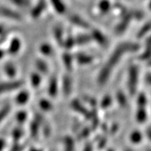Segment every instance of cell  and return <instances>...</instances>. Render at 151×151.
<instances>
[{"instance_id":"cell-12","label":"cell","mask_w":151,"mask_h":151,"mask_svg":"<svg viewBox=\"0 0 151 151\" xmlns=\"http://www.w3.org/2000/svg\"><path fill=\"white\" fill-rule=\"evenodd\" d=\"M4 71L6 73V75L9 78H14L16 75V69L13 64L12 63H7L5 65Z\"/></svg>"},{"instance_id":"cell-26","label":"cell","mask_w":151,"mask_h":151,"mask_svg":"<svg viewBox=\"0 0 151 151\" xmlns=\"http://www.w3.org/2000/svg\"><path fill=\"white\" fill-rule=\"evenodd\" d=\"M111 101H112V100H111V97L110 96H106L105 98H104V99L102 100L101 107L103 108H106V107H109L111 104Z\"/></svg>"},{"instance_id":"cell-1","label":"cell","mask_w":151,"mask_h":151,"mask_svg":"<svg viewBox=\"0 0 151 151\" xmlns=\"http://www.w3.org/2000/svg\"><path fill=\"white\" fill-rule=\"evenodd\" d=\"M137 45L134 44V43H122V44L119 45L114 50V52L112 53L111 57L109 58V59L105 64V65L101 70V72L98 76V83L101 85L104 84L109 78L111 71L115 67V65H117V63H118V61H120L121 56L125 52L137 50Z\"/></svg>"},{"instance_id":"cell-15","label":"cell","mask_w":151,"mask_h":151,"mask_svg":"<svg viewBox=\"0 0 151 151\" xmlns=\"http://www.w3.org/2000/svg\"><path fill=\"white\" fill-rule=\"evenodd\" d=\"M45 4L44 2H40V3L38 4V6H36V7L34 9H33V11L32 12V13H31L32 18L36 19V18H38V16L42 14L43 10L45 9Z\"/></svg>"},{"instance_id":"cell-20","label":"cell","mask_w":151,"mask_h":151,"mask_svg":"<svg viewBox=\"0 0 151 151\" xmlns=\"http://www.w3.org/2000/svg\"><path fill=\"white\" fill-rule=\"evenodd\" d=\"M40 51L42 53V55H46V56L51 55L52 54V46L50 45L47 44V43H45V44L41 45Z\"/></svg>"},{"instance_id":"cell-29","label":"cell","mask_w":151,"mask_h":151,"mask_svg":"<svg viewBox=\"0 0 151 151\" xmlns=\"http://www.w3.org/2000/svg\"><path fill=\"white\" fill-rule=\"evenodd\" d=\"M117 99L121 105H124L126 104V98L122 93H118L117 94Z\"/></svg>"},{"instance_id":"cell-18","label":"cell","mask_w":151,"mask_h":151,"mask_svg":"<svg viewBox=\"0 0 151 151\" xmlns=\"http://www.w3.org/2000/svg\"><path fill=\"white\" fill-rule=\"evenodd\" d=\"M63 60L65 67L67 68L68 69H71L73 63L72 56H71L69 53H65L63 55Z\"/></svg>"},{"instance_id":"cell-7","label":"cell","mask_w":151,"mask_h":151,"mask_svg":"<svg viewBox=\"0 0 151 151\" xmlns=\"http://www.w3.org/2000/svg\"><path fill=\"white\" fill-rule=\"evenodd\" d=\"M0 14L2 15H4L5 17L11 19H15V20H19V19H21L20 15L17 12L12 11V10L9 9H6V8H0Z\"/></svg>"},{"instance_id":"cell-3","label":"cell","mask_w":151,"mask_h":151,"mask_svg":"<svg viewBox=\"0 0 151 151\" xmlns=\"http://www.w3.org/2000/svg\"><path fill=\"white\" fill-rule=\"evenodd\" d=\"M138 80V70L137 68L135 66L130 68L129 71V78H128V87L129 90L131 94H134L137 88Z\"/></svg>"},{"instance_id":"cell-35","label":"cell","mask_w":151,"mask_h":151,"mask_svg":"<svg viewBox=\"0 0 151 151\" xmlns=\"http://www.w3.org/2000/svg\"><path fill=\"white\" fill-rule=\"evenodd\" d=\"M2 31H3V28H2V26H1V25H0V34L2 32Z\"/></svg>"},{"instance_id":"cell-23","label":"cell","mask_w":151,"mask_h":151,"mask_svg":"<svg viewBox=\"0 0 151 151\" xmlns=\"http://www.w3.org/2000/svg\"><path fill=\"white\" fill-rule=\"evenodd\" d=\"M11 110V107L9 105H6L4 107H2V109L0 110V122H2L4 119L6 118V117L9 114Z\"/></svg>"},{"instance_id":"cell-4","label":"cell","mask_w":151,"mask_h":151,"mask_svg":"<svg viewBox=\"0 0 151 151\" xmlns=\"http://www.w3.org/2000/svg\"><path fill=\"white\" fill-rule=\"evenodd\" d=\"M21 45L20 39H19L18 38H12L10 42L9 46V48H8V53L11 55H16L21 48Z\"/></svg>"},{"instance_id":"cell-22","label":"cell","mask_w":151,"mask_h":151,"mask_svg":"<svg viewBox=\"0 0 151 151\" xmlns=\"http://www.w3.org/2000/svg\"><path fill=\"white\" fill-rule=\"evenodd\" d=\"M75 45V38H73L72 36L68 37L63 42V45L67 49H71L73 46Z\"/></svg>"},{"instance_id":"cell-13","label":"cell","mask_w":151,"mask_h":151,"mask_svg":"<svg viewBox=\"0 0 151 151\" xmlns=\"http://www.w3.org/2000/svg\"><path fill=\"white\" fill-rule=\"evenodd\" d=\"M52 4H53L54 8H55V9L56 10L57 12L60 14L65 13V11H66V8H65V6L61 0H52Z\"/></svg>"},{"instance_id":"cell-28","label":"cell","mask_w":151,"mask_h":151,"mask_svg":"<svg viewBox=\"0 0 151 151\" xmlns=\"http://www.w3.org/2000/svg\"><path fill=\"white\" fill-rule=\"evenodd\" d=\"M109 6V2H107V1H103V2L101 3V6H100L101 11L103 13H105L106 12L108 11Z\"/></svg>"},{"instance_id":"cell-2","label":"cell","mask_w":151,"mask_h":151,"mask_svg":"<svg viewBox=\"0 0 151 151\" xmlns=\"http://www.w3.org/2000/svg\"><path fill=\"white\" fill-rule=\"evenodd\" d=\"M23 82L22 81H11L8 82L0 83V94L16 90L22 86Z\"/></svg>"},{"instance_id":"cell-21","label":"cell","mask_w":151,"mask_h":151,"mask_svg":"<svg viewBox=\"0 0 151 151\" xmlns=\"http://www.w3.org/2000/svg\"><path fill=\"white\" fill-rule=\"evenodd\" d=\"M31 84L33 87H38L41 83V77L38 75V73H33L32 75H31Z\"/></svg>"},{"instance_id":"cell-5","label":"cell","mask_w":151,"mask_h":151,"mask_svg":"<svg viewBox=\"0 0 151 151\" xmlns=\"http://www.w3.org/2000/svg\"><path fill=\"white\" fill-rule=\"evenodd\" d=\"M48 92L49 95L55 98L58 94V81L55 77H52L50 79L48 86Z\"/></svg>"},{"instance_id":"cell-25","label":"cell","mask_w":151,"mask_h":151,"mask_svg":"<svg viewBox=\"0 0 151 151\" xmlns=\"http://www.w3.org/2000/svg\"><path fill=\"white\" fill-rule=\"evenodd\" d=\"M27 119V114L25 111H20L16 115V120L20 124H22V123L25 122Z\"/></svg>"},{"instance_id":"cell-8","label":"cell","mask_w":151,"mask_h":151,"mask_svg":"<svg viewBox=\"0 0 151 151\" xmlns=\"http://www.w3.org/2000/svg\"><path fill=\"white\" fill-rule=\"evenodd\" d=\"M91 38L94 39L98 44L101 45H104L107 42V38L104 36V35L98 30H94L92 32Z\"/></svg>"},{"instance_id":"cell-30","label":"cell","mask_w":151,"mask_h":151,"mask_svg":"<svg viewBox=\"0 0 151 151\" xmlns=\"http://www.w3.org/2000/svg\"><path fill=\"white\" fill-rule=\"evenodd\" d=\"M22 135V131L20 128H17L14 130L13 134H12V136H13L14 138L15 139H19V138L21 137V136Z\"/></svg>"},{"instance_id":"cell-37","label":"cell","mask_w":151,"mask_h":151,"mask_svg":"<svg viewBox=\"0 0 151 151\" xmlns=\"http://www.w3.org/2000/svg\"><path fill=\"white\" fill-rule=\"evenodd\" d=\"M128 151H130V150H128Z\"/></svg>"},{"instance_id":"cell-36","label":"cell","mask_w":151,"mask_h":151,"mask_svg":"<svg viewBox=\"0 0 151 151\" xmlns=\"http://www.w3.org/2000/svg\"><path fill=\"white\" fill-rule=\"evenodd\" d=\"M31 151H39V150H31Z\"/></svg>"},{"instance_id":"cell-17","label":"cell","mask_w":151,"mask_h":151,"mask_svg":"<svg viewBox=\"0 0 151 151\" xmlns=\"http://www.w3.org/2000/svg\"><path fill=\"white\" fill-rule=\"evenodd\" d=\"M36 68L38 71L43 74H47L48 72V65L42 60L38 59L36 61Z\"/></svg>"},{"instance_id":"cell-19","label":"cell","mask_w":151,"mask_h":151,"mask_svg":"<svg viewBox=\"0 0 151 151\" xmlns=\"http://www.w3.org/2000/svg\"><path fill=\"white\" fill-rule=\"evenodd\" d=\"M91 39V36H90V35H81L75 38V43L78 45H84L90 42Z\"/></svg>"},{"instance_id":"cell-34","label":"cell","mask_w":151,"mask_h":151,"mask_svg":"<svg viewBox=\"0 0 151 151\" xmlns=\"http://www.w3.org/2000/svg\"><path fill=\"white\" fill-rule=\"evenodd\" d=\"M147 135L148 137H149L150 138V140H151V130H149L147 131Z\"/></svg>"},{"instance_id":"cell-14","label":"cell","mask_w":151,"mask_h":151,"mask_svg":"<svg viewBox=\"0 0 151 151\" xmlns=\"http://www.w3.org/2000/svg\"><path fill=\"white\" fill-rule=\"evenodd\" d=\"M63 92L65 95H68L71 91V81L69 77H65L63 79Z\"/></svg>"},{"instance_id":"cell-32","label":"cell","mask_w":151,"mask_h":151,"mask_svg":"<svg viewBox=\"0 0 151 151\" xmlns=\"http://www.w3.org/2000/svg\"><path fill=\"white\" fill-rule=\"evenodd\" d=\"M4 55H5V52H4V51L2 49H0V59L4 57Z\"/></svg>"},{"instance_id":"cell-11","label":"cell","mask_w":151,"mask_h":151,"mask_svg":"<svg viewBox=\"0 0 151 151\" xmlns=\"http://www.w3.org/2000/svg\"><path fill=\"white\" fill-rule=\"evenodd\" d=\"M29 92L26 91H22L20 93L18 94V95L15 98V101L19 105H23L27 103V101H29Z\"/></svg>"},{"instance_id":"cell-33","label":"cell","mask_w":151,"mask_h":151,"mask_svg":"<svg viewBox=\"0 0 151 151\" xmlns=\"http://www.w3.org/2000/svg\"><path fill=\"white\" fill-rule=\"evenodd\" d=\"M84 151H91V146L88 145V147H86Z\"/></svg>"},{"instance_id":"cell-31","label":"cell","mask_w":151,"mask_h":151,"mask_svg":"<svg viewBox=\"0 0 151 151\" xmlns=\"http://www.w3.org/2000/svg\"><path fill=\"white\" fill-rule=\"evenodd\" d=\"M4 146H5V143H4V140H0V151H2V150L3 149Z\"/></svg>"},{"instance_id":"cell-24","label":"cell","mask_w":151,"mask_h":151,"mask_svg":"<svg viewBox=\"0 0 151 151\" xmlns=\"http://www.w3.org/2000/svg\"><path fill=\"white\" fill-rule=\"evenodd\" d=\"M39 105H40V107L43 110V111H50V110L52 108V104H51V102H49L48 101H47V100L45 99L42 100L40 101V103H39Z\"/></svg>"},{"instance_id":"cell-16","label":"cell","mask_w":151,"mask_h":151,"mask_svg":"<svg viewBox=\"0 0 151 151\" xmlns=\"http://www.w3.org/2000/svg\"><path fill=\"white\" fill-rule=\"evenodd\" d=\"M54 35H55V38L56 41L59 45H63V31L61 29V28H56L54 32Z\"/></svg>"},{"instance_id":"cell-10","label":"cell","mask_w":151,"mask_h":151,"mask_svg":"<svg viewBox=\"0 0 151 151\" xmlns=\"http://www.w3.org/2000/svg\"><path fill=\"white\" fill-rule=\"evenodd\" d=\"M77 61L81 65H88V64L91 63L93 61V58L91 56L85 55L83 53H78L75 55Z\"/></svg>"},{"instance_id":"cell-6","label":"cell","mask_w":151,"mask_h":151,"mask_svg":"<svg viewBox=\"0 0 151 151\" xmlns=\"http://www.w3.org/2000/svg\"><path fill=\"white\" fill-rule=\"evenodd\" d=\"M69 20H70V22L72 24L77 25V26L84 28V29H87V28L89 27V25L88 24V22H86L84 19H82L81 17L78 16V15H72L71 16H69Z\"/></svg>"},{"instance_id":"cell-9","label":"cell","mask_w":151,"mask_h":151,"mask_svg":"<svg viewBox=\"0 0 151 151\" xmlns=\"http://www.w3.org/2000/svg\"><path fill=\"white\" fill-rule=\"evenodd\" d=\"M71 106H72L73 109L75 110L76 111H78V113L82 114L84 115V117H87L88 119H90L91 118V113L90 112H88L84 107H83L78 101H74L71 104Z\"/></svg>"},{"instance_id":"cell-27","label":"cell","mask_w":151,"mask_h":151,"mask_svg":"<svg viewBox=\"0 0 151 151\" xmlns=\"http://www.w3.org/2000/svg\"><path fill=\"white\" fill-rule=\"evenodd\" d=\"M131 140L134 143H139L141 140V134L139 132H134L131 135Z\"/></svg>"}]
</instances>
